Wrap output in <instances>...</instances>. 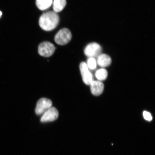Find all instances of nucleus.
I'll return each mask as SVG.
<instances>
[{"label":"nucleus","mask_w":155,"mask_h":155,"mask_svg":"<svg viewBox=\"0 0 155 155\" xmlns=\"http://www.w3.org/2000/svg\"><path fill=\"white\" fill-rule=\"evenodd\" d=\"M59 22V16L57 13L49 11L44 13L41 16L39 24L42 30L50 31L56 28Z\"/></svg>","instance_id":"nucleus-1"},{"label":"nucleus","mask_w":155,"mask_h":155,"mask_svg":"<svg viewBox=\"0 0 155 155\" xmlns=\"http://www.w3.org/2000/svg\"><path fill=\"white\" fill-rule=\"evenodd\" d=\"M59 112L54 107H51L42 114L40 121L42 123L53 121L57 119Z\"/></svg>","instance_id":"nucleus-7"},{"label":"nucleus","mask_w":155,"mask_h":155,"mask_svg":"<svg viewBox=\"0 0 155 155\" xmlns=\"http://www.w3.org/2000/svg\"><path fill=\"white\" fill-rule=\"evenodd\" d=\"M54 12H59L63 10L67 4L66 0H54L53 2Z\"/></svg>","instance_id":"nucleus-11"},{"label":"nucleus","mask_w":155,"mask_h":155,"mask_svg":"<svg viewBox=\"0 0 155 155\" xmlns=\"http://www.w3.org/2000/svg\"><path fill=\"white\" fill-rule=\"evenodd\" d=\"M111 58L105 54H101L97 58V64L101 67H108L111 64Z\"/></svg>","instance_id":"nucleus-9"},{"label":"nucleus","mask_w":155,"mask_h":155,"mask_svg":"<svg viewBox=\"0 0 155 155\" xmlns=\"http://www.w3.org/2000/svg\"><path fill=\"white\" fill-rule=\"evenodd\" d=\"M90 85L91 92L94 96H99L104 91V84L101 81L94 80Z\"/></svg>","instance_id":"nucleus-8"},{"label":"nucleus","mask_w":155,"mask_h":155,"mask_svg":"<svg viewBox=\"0 0 155 155\" xmlns=\"http://www.w3.org/2000/svg\"><path fill=\"white\" fill-rule=\"evenodd\" d=\"M56 48H57L51 42H44L39 45L38 53L42 57H48L53 55Z\"/></svg>","instance_id":"nucleus-3"},{"label":"nucleus","mask_w":155,"mask_h":155,"mask_svg":"<svg viewBox=\"0 0 155 155\" xmlns=\"http://www.w3.org/2000/svg\"><path fill=\"white\" fill-rule=\"evenodd\" d=\"M53 0H36V4L38 8L44 11L49 8L53 4Z\"/></svg>","instance_id":"nucleus-10"},{"label":"nucleus","mask_w":155,"mask_h":155,"mask_svg":"<svg viewBox=\"0 0 155 155\" xmlns=\"http://www.w3.org/2000/svg\"><path fill=\"white\" fill-rule=\"evenodd\" d=\"M95 76L98 81L105 80L108 76V72L106 69L101 68L97 70L95 73Z\"/></svg>","instance_id":"nucleus-12"},{"label":"nucleus","mask_w":155,"mask_h":155,"mask_svg":"<svg viewBox=\"0 0 155 155\" xmlns=\"http://www.w3.org/2000/svg\"><path fill=\"white\" fill-rule=\"evenodd\" d=\"M72 38V34L69 29L64 28L61 29L55 37V41L57 44L64 45L68 43Z\"/></svg>","instance_id":"nucleus-2"},{"label":"nucleus","mask_w":155,"mask_h":155,"mask_svg":"<svg viewBox=\"0 0 155 155\" xmlns=\"http://www.w3.org/2000/svg\"><path fill=\"white\" fill-rule=\"evenodd\" d=\"M53 105L51 101L45 98H41L37 103L35 109L36 115H42Z\"/></svg>","instance_id":"nucleus-5"},{"label":"nucleus","mask_w":155,"mask_h":155,"mask_svg":"<svg viewBox=\"0 0 155 155\" xmlns=\"http://www.w3.org/2000/svg\"><path fill=\"white\" fill-rule=\"evenodd\" d=\"M79 68L83 82L85 84L90 85L94 81V77L92 74L89 70L86 63L84 62L81 63Z\"/></svg>","instance_id":"nucleus-6"},{"label":"nucleus","mask_w":155,"mask_h":155,"mask_svg":"<svg viewBox=\"0 0 155 155\" xmlns=\"http://www.w3.org/2000/svg\"><path fill=\"white\" fill-rule=\"evenodd\" d=\"M86 64L88 69L91 70H94L96 68L97 61L94 58H89L87 60Z\"/></svg>","instance_id":"nucleus-13"},{"label":"nucleus","mask_w":155,"mask_h":155,"mask_svg":"<svg viewBox=\"0 0 155 155\" xmlns=\"http://www.w3.org/2000/svg\"><path fill=\"white\" fill-rule=\"evenodd\" d=\"M143 117L144 119L148 121H151L152 120V117L151 114L148 112L144 111L143 113Z\"/></svg>","instance_id":"nucleus-14"},{"label":"nucleus","mask_w":155,"mask_h":155,"mask_svg":"<svg viewBox=\"0 0 155 155\" xmlns=\"http://www.w3.org/2000/svg\"><path fill=\"white\" fill-rule=\"evenodd\" d=\"M102 48L99 44L93 42L89 44L85 48L84 53L89 58L97 57L101 54Z\"/></svg>","instance_id":"nucleus-4"},{"label":"nucleus","mask_w":155,"mask_h":155,"mask_svg":"<svg viewBox=\"0 0 155 155\" xmlns=\"http://www.w3.org/2000/svg\"><path fill=\"white\" fill-rule=\"evenodd\" d=\"M2 15V13L1 11H0V17L1 16V15Z\"/></svg>","instance_id":"nucleus-15"}]
</instances>
